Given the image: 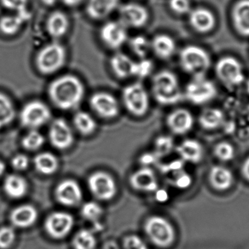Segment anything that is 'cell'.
<instances>
[{
    "instance_id": "cell-1",
    "label": "cell",
    "mask_w": 249,
    "mask_h": 249,
    "mask_svg": "<svg viewBox=\"0 0 249 249\" xmlns=\"http://www.w3.org/2000/svg\"><path fill=\"white\" fill-rule=\"evenodd\" d=\"M86 89L82 80L71 74L63 75L53 80L48 95L53 105L61 111L78 108L84 98Z\"/></svg>"
},
{
    "instance_id": "cell-2",
    "label": "cell",
    "mask_w": 249,
    "mask_h": 249,
    "mask_svg": "<svg viewBox=\"0 0 249 249\" xmlns=\"http://www.w3.org/2000/svg\"><path fill=\"white\" fill-rule=\"evenodd\" d=\"M152 93L156 102L162 105H175L184 96L177 75L167 70H161L154 76Z\"/></svg>"
},
{
    "instance_id": "cell-3",
    "label": "cell",
    "mask_w": 249,
    "mask_h": 249,
    "mask_svg": "<svg viewBox=\"0 0 249 249\" xmlns=\"http://www.w3.org/2000/svg\"><path fill=\"white\" fill-rule=\"evenodd\" d=\"M67 61V50L55 41L42 47L35 57L36 70L44 76H51L59 71Z\"/></svg>"
},
{
    "instance_id": "cell-4",
    "label": "cell",
    "mask_w": 249,
    "mask_h": 249,
    "mask_svg": "<svg viewBox=\"0 0 249 249\" xmlns=\"http://www.w3.org/2000/svg\"><path fill=\"white\" fill-rule=\"evenodd\" d=\"M179 64L181 69L193 77L203 76L210 69L212 58L204 48L188 45L180 51Z\"/></svg>"
},
{
    "instance_id": "cell-5",
    "label": "cell",
    "mask_w": 249,
    "mask_h": 249,
    "mask_svg": "<svg viewBox=\"0 0 249 249\" xmlns=\"http://www.w3.org/2000/svg\"><path fill=\"white\" fill-rule=\"evenodd\" d=\"M122 100L127 112L133 116H143L149 111V94L141 82H134L126 86L123 90Z\"/></svg>"
},
{
    "instance_id": "cell-6",
    "label": "cell",
    "mask_w": 249,
    "mask_h": 249,
    "mask_svg": "<svg viewBox=\"0 0 249 249\" xmlns=\"http://www.w3.org/2000/svg\"><path fill=\"white\" fill-rule=\"evenodd\" d=\"M52 118L49 107L40 100H32L23 105L19 114L22 127L28 130H38Z\"/></svg>"
},
{
    "instance_id": "cell-7",
    "label": "cell",
    "mask_w": 249,
    "mask_h": 249,
    "mask_svg": "<svg viewBox=\"0 0 249 249\" xmlns=\"http://www.w3.org/2000/svg\"><path fill=\"white\" fill-rule=\"evenodd\" d=\"M214 70L219 81L230 89L238 87L245 81L242 64L232 56H225L219 58Z\"/></svg>"
},
{
    "instance_id": "cell-8",
    "label": "cell",
    "mask_w": 249,
    "mask_h": 249,
    "mask_svg": "<svg viewBox=\"0 0 249 249\" xmlns=\"http://www.w3.org/2000/svg\"><path fill=\"white\" fill-rule=\"evenodd\" d=\"M217 93V88L214 83L203 76L193 77L183 94L190 103L203 105L213 100Z\"/></svg>"
},
{
    "instance_id": "cell-9",
    "label": "cell",
    "mask_w": 249,
    "mask_h": 249,
    "mask_svg": "<svg viewBox=\"0 0 249 249\" xmlns=\"http://www.w3.org/2000/svg\"><path fill=\"white\" fill-rule=\"evenodd\" d=\"M145 232L149 239L157 247L166 248L175 241V230L167 219L159 216H153L146 220Z\"/></svg>"
},
{
    "instance_id": "cell-10",
    "label": "cell",
    "mask_w": 249,
    "mask_h": 249,
    "mask_svg": "<svg viewBox=\"0 0 249 249\" xmlns=\"http://www.w3.org/2000/svg\"><path fill=\"white\" fill-rule=\"evenodd\" d=\"M89 104L95 114L105 119H113L119 115V102L109 92H95L90 96Z\"/></svg>"
},
{
    "instance_id": "cell-11",
    "label": "cell",
    "mask_w": 249,
    "mask_h": 249,
    "mask_svg": "<svg viewBox=\"0 0 249 249\" xmlns=\"http://www.w3.org/2000/svg\"><path fill=\"white\" fill-rule=\"evenodd\" d=\"M48 137L51 145L59 150H66L72 146L74 140L72 128L67 120L57 118L50 124Z\"/></svg>"
},
{
    "instance_id": "cell-12",
    "label": "cell",
    "mask_w": 249,
    "mask_h": 249,
    "mask_svg": "<svg viewBox=\"0 0 249 249\" xmlns=\"http://www.w3.org/2000/svg\"><path fill=\"white\" fill-rule=\"evenodd\" d=\"M89 187L92 194L102 200H109L117 194V184L109 174L96 172L90 175Z\"/></svg>"
},
{
    "instance_id": "cell-13",
    "label": "cell",
    "mask_w": 249,
    "mask_h": 249,
    "mask_svg": "<svg viewBox=\"0 0 249 249\" xmlns=\"http://www.w3.org/2000/svg\"><path fill=\"white\" fill-rule=\"evenodd\" d=\"M101 40L110 49H119L127 40V28L118 20L104 23L99 32Z\"/></svg>"
},
{
    "instance_id": "cell-14",
    "label": "cell",
    "mask_w": 249,
    "mask_h": 249,
    "mask_svg": "<svg viewBox=\"0 0 249 249\" xmlns=\"http://www.w3.org/2000/svg\"><path fill=\"white\" fill-rule=\"evenodd\" d=\"M147 9L137 3H126L119 7V21L126 28H141L147 23Z\"/></svg>"
},
{
    "instance_id": "cell-15",
    "label": "cell",
    "mask_w": 249,
    "mask_h": 249,
    "mask_svg": "<svg viewBox=\"0 0 249 249\" xmlns=\"http://www.w3.org/2000/svg\"><path fill=\"white\" fill-rule=\"evenodd\" d=\"M73 225L74 219L70 213L55 212L47 218L45 228L47 233L54 239H62L70 233Z\"/></svg>"
},
{
    "instance_id": "cell-16",
    "label": "cell",
    "mask_w": 249,
    "mask_h": 249,
    "mask_svg": "<svg viewBox=\"0 0 249 249\" xmlns=\"http://www.w3.org/2000/svg\"><path fill=\"white\" fill-rule=\"evenodd\" d=\"M193 114L185 108H177L171 111L166 118V124L171 133L177 135H184L194 127Z\"/></svg>"
},
{
    "instance_id": "cell-17",
    "label": "cell",
    "mask_w": 249,
    "mask_h": 249,
    "mask_svg": "<svg viewBox=\"0 0 249 249\" xmlns=\"http://www.w3.org/2000/svg\"><path fill=\"white\" fill-rule=\"evenodd\" d=\"M57 200L66 206H75L81 202L83 192L78 183L74 180L61 181L55 190Z\"/></svg>"
},
{
    "instance_id": "cell-18",
    "label": "cell",
    "mask_w": 249,
    "mask_h": 249,
    "mask_svg": "<svg viewBox=\"0 0 249 249\" xmlns=\"http://www.w3.org/2000/svg\"><path fill=\"white\" fill-rule=\"evenodd\" d=\"M189 22L192 28L200 34L212 32L216 25V16L205 7H197L189 13Z\"/></svg>"
},
{
    "instance_id": "cell-19",
    "label": "cell",
    "mask_w": 249,
    "mask_h": 249,
    "mask_svg": "<svg viewBox=\"0 0 249 249\" xmlns=\"http://www.w3.org/2000/svg\"><path fill=\"white\" fill-rule=\"evenodd\" d=\"M232 24L237 33L249 38V0H239L231 11Z\"/></svg>"
},
{
    "instance_id": "cell-20",
    "label": "cell",
    "mask_w": 249,
    "mask_h": 249,
    "mask_svg": "<svg viewBox=\"0 0 249 249\" xmlns=\"http://www.w3.org/2000/svg\"><path fill=\"white\" fill-rule=\"evenodd\" d=\"M130 184L137 191L152 192L158 189V183L155 172L149 168H143L133 172Z\"/></svg>"
},
{
    "instance_id": "cell-21",
    "label": "cell",
    "mask_w": 249,
    "mask_h": 249,
    "mask_svg": "<svg viewBox=\"0 0 249 249\" xmlns=\"http://www.w3.org/2000/svg\"><path fill=\"white\" fill-rule=\"evenodd\" d=\"M70 26L68 16L61 11L53 12L47 19V32L54 39H60L65 36L70 29Z\"/></svg>"
},
{
    "instance_id": "cell-22",
    "label": "cell",
    "mask_w": 249,
    "mask_h": 249,
    "mask_svg": "<svg viewBox=\"0 0 249 249\" xmlns=\"http://www.w3.org/2000/svg\"><path fill=\"white\" fill-rule=\"evenodd\" d=\"M121 0H89L86 7L88 16L93 20L106 19L119 7Z\"/></svg>"
},
{
    "instance_id": "cell-23",
    "label": "cell",
    "mask_w": 249,
    "mask_h": 249,
    "mask_svg": "<svg viewBox=\"0 0 249 249\" xmlns=\"http://www.w3.org/2000/svg\"><path fill=\"white\" fill-rule=\"evenodd\" d=\"M150 42L151 50L161 59H168L175 54L177 44L174 38L167 34L157 35Z\"/></svg>"
},
{
    "instance_id": "cell-24",
    "label": "cell",
    "mask_w": 249,
    "mask_h": 249,
    "mask_svg": "<svg viewBox=\"0 0 249 249\" xmlns=\"http://www.w3.org/2000/svg\"><path fill=\"white\" fill-rule=\"evenodd\" d=\"M37 217V211L34 206L23 205L11 212L10 222L16 228H27L36 222Z\"/></svg>"
},
{
    "instance_id": "cell-25",
    "label": "cell",
    "mask_w": 249,
    "mask_h": 249,
    "mask_svg": "<svg viewBox=\"0 0 249 249\" xmlns=\"http://www.w3.org/2000/svg\"><path fill=\"white\" fill-rule=\"evenodd\" d=\"M30 16V13L28 10L23 13L2 16L0 19V33L7 37L17 35L23 23L29 20Z\"/></svg>"
},
{
    "instance_id": "cell-26",
    "label": "cell",
    "mask_w": 249,
    "mask_h": 249,
    "mask_svg": "<svg viewBox=\"0 0 249 249\" xmlns=\"http://www.w3.org/2000/svg\"><path fill=\"white\" fill-rule=\"evenodd\" d=\"M177 152L183 162L197 163L203 158V146L200 143L194 139H186L183 140L177 146Z\"/></svg>"
},
{
    "instance_id": "cell-27",
    "label": "cell",
    "mask_w": 249,
    "mask_h": 249,
    "mask_svg": "<svg viewBox=\"0 0 249 249\" xmlns=\"http://www.w3.org/2000/svg\"><path fill=\"white\" fill-rule=\"evenodd\" d=\"M109 64L112 73L118 78L125 79L133 76L135 61L124 53L114 54L111 57Z\"/></svg>"
},
{
    "instance_id": "cell-28",
    "label": "cell",
    "mask_w": 249,
    "mask_h": 249,
    "mask_svg": "<svg viewBox=\"0 0 249 249\" xmlns=\"http://www.w3.org/2000/svg\"><path fill=\"white\" fill-rule=\"evenodd\" d=\"M209 179L212 187L219 191H225L232 187L233 175L228 168L223 166H215L211 170Z\"/></svg>"
},
{
    "instance_id": "cell-29",
    "label": "cell",
    "mask_w": 249,
    "mask_h": 249,
    "mask_svg": "<svg viewBox=\"0 0 249 249\" xmlns=\"http://www.w3.org/2000/svg\"><path fill=\"white\" fill-rule=\"evenodd\" d=\"M225 114L222 110L208 108L203 110L199 116V124L206 130H214L220 127L225 121Z\"/></svg>"
},
{
    "instance_id": "cell-30",
    "label": "cell",
    "mask_w": 249,
    "mask_h": 249,
    "mask_svg": "<svg viewBox=\"0 0 249 249\" xmlns=\"http://www.w3.org/2000/svg\"><path fill=\"white\" fill-rule=\"evenodd\" d=\"M4 192L10 198H22L28 191L26 180L17 175H10L4 180L3 185Z\"/></svg>"
},
{
    "instance_id": "cell-31",
    "label": "cell",
    "mask_w": 249,
    "mask_h": 249,
    "mask_svg": "<svg viewBox=\"0 0 249 249\" xmlns=\"http://www.w3.org/2000/svg\"><path fill=\"white\" fill-rule=\"evenodd\" d=\"M73 125L80 134L91 135L97 129V122L93 115L86 111H77L73 116Z\"/></svg>"
},
{
    "instance_id": "cell-32",
    "label": "cell",
    "mask_w": 249,
    "mask_h": 249,
    "mask_svg": "<svg viewBox=\"0 0 249 249\" xmlns=\"http://www.w3.org/2000/svg\"><path fill=\"white\" fill-rule=\"evenodd\" d=\"M34 162L36 171L43 175L53 174L58 168V159L50 152H43L36 155Z\"/></svg>"
},
{
    "instance_id": "cell-33",
    "label": "cell",
    "mask_w": 249,
    "mask_h": 249,
    "mask_svg": "<svg viewBox=\"0 0 249 249\" xmlns=\"http://www.w3.org/2000/svg\"><path fill=\"white\" fill-rule=\"evenodd\" d=\"M16 116V108L12 99L0 92V130L10 125Z\"/></svg>"
},
{
    "instance_id": "cell-34",
    "label": "cell",
    "mask_w": 249,
    "mask_h": 249,
    "mask_svg": "<svg viewBox=\"0 0 249 249\" xmlns=\"http://www.w3.org/2000/svg\"><path fill=\"white\" fill-rule=\"evenodd\" d=\"M129 46L132 52L139 58H146L151 50V42L143 35H136L130 38Z\"/></svg>"
},
{
    "instance_id": "cell-35",
    "label": "cell",
    "mask_w": 249,
    "mask_h": 249,
    "mask_svg": "<svg viewBox=\"0 0 249 249\" xmlns=\"http://www.w3.org/2000/svg\"><path fill=\"white\" fill-rule=\"evenodd\" d=\"M73 246L75 249H95L96 246V237L91 231L82 230L74 236Z\"/></svg>"
},
{
    "instance_id": "cell-36",
    "label": "cell",
    "mask_w": 249,
    "mask_h": 249,
    "mask_svg": "<svg viewBox=\"0 0 249 249\" xmlns=\"http://www.w3.org/2000/svg\"><path fill=\"white\" fill-rule=\"evenodd\" d=\"M45 143V137L42 133H39L38 130H31L29 133L22 139V146L26 150L34 151L38 150L42 147Z\"/></svg>"
},
{
    "instance_id": "cell-37",
    "label": "cell",
    "mask_w": 249,
    "mask_h": 249,
    "mask_svg": "<svg viewBox=\"0 0 249 249\" xmlns=\"http://www.w3.org/2000/svg\"><path fill=\"white\" fill-rule=\"evenodd\" d=\"M174 148V140L171 136L162 134L155 140V154L159 158L163 157L171 153Z\"/></svg>"
},
{
    "instance_id": "cell-38",
    "label": "cell",
    "mask_w": 249,
    "mask_h": 249,
    "mask_svg": "<svg viewBox=\"0 0 249 249\" xmlns=\"http://www.w3.org/2000/svg\"><path fill=\"white\" fill-rule=\"evenodd\" d=\"M153 61L149 58H139V61H135L133 69V76L140 79L146 78L152 74L153 71Z\"/></svg>"
},
{
    "instance_id": "cell-39",
    "label": "cell",
    "mask_w": 249,
    "mask_h": 249,
    "mask_svg": "<svg viewBox=\"0 0 249 249\" xmlns=\"http://www.w3.org/2000/svg\"><path fill=\"white\" fill-rule=\"evenodd\" d=\"M103 211L102 207L95 202H88L82 208V215L86 220L95 222L102 216Z\"/></svg>"
},
{
    "instance_id": "cell-40",
    "label": "cell",
    "mask_w": 249,
    "mask_h": 249,
    "mask_svg": "<svg viewBox=\"0 0 249 249\" xmlns=\"http://www.w3.org/2000/svg\"><path fill=\"white\" fill-rule=\"evenodd\" d=\"M214 153L218 159L223 162H228L235 156V149L228 142H221L215 146Z\"/></svg>"
},
{
    "instance_id": "cell-41",
    "label": "cell",
    "mask_w": 249,
    "mask_h": 249,
    "mask_svg": "<svg viewBox=\"0 0 249 249\" xmlns=\"http://www.w3.org/2000/svg\"><path fill=\"white\" fill-rule=\"evenodd\" d=\"M16 237V232L13 228L10 227L1 228L0 229V249L10 248L14 243Z\"/></svg>"
},
{
    "instance_id": "cell-42",
    "label": "cell",
    "mask_w": 249,
    "mask_h": 249,
    "mask_svg": "<svg viewBox=\"0 0 249 249\" xmlns=\"http://www.w3.org/2000/svg\"><path fill=\"white\" fill-rule=\"evenodd\" d=\"M0 2L4 8L18 13L27 11L29 0H0Z\"/></svg>"
},
{
    "instance_id": "cell-43",
    "label": "cell",
    "mask_w": 249,
    "mask_h": 249,
    "mask_svg": "<svg viewBox=\"0 0 249 249\" xmlns=\"http://www.w3.org/2000/svg\"><path fill=\"white\" fill-rule=\"evenodd\" d=\"M171 10L178 15L187 14L191 11L190 0H169Z\"/></svg>"
},
{
    "instance_id": "cell-44",
    "label": "cell",
    "mask_w": 249,
    "mask_h": 249,
    "mask_svg": "<svg viewBox=\"0 0 249 249\" xmlns=\"http://www.w3.org/2000/svg\"><path fill=\"white\" fill-rule=\"evenodd\" d=\"M124 249H148L143 240L136 235L126 237L124 241Z\"/></svg>"
},
{
    "instance_id": "cell-45",
    "label": "cell",
    "mask_w": 249,
    "mask_h": 249,
    "mask_svg": "<svg viewBox=\"0 0 249 249\" xmlns=\"http://www.w3.org/2000/svg\"><path fill=\"white\" fill-rule=\"evenodd\" d=\"M177 175L176 177V185L179 188L184 189L190 187L192 183V178L188 174L186 173L183 169L177 171Z\"/></svg>"
},
{
    "instance_id": "cell-46",
    "label": "cell",
    "mask_w": 249,
    "mask_h": 249,
    "mask_svg": "<svg viewBox=\"0 0 249 249\" xmlns=\"http://www.w3.org/2000/svg\"><path fill=\"white\" fill-rule=\"evenodd\" d=\"M29 164V158L26 155L21 153L16 155L12 160L13 168L17 171H22L27 169Z\"/></svg>"
},
{
    "instance_id": "cell-47",
    "label": "cell",
    "mask_w": 249,
    "mask_h": 249,
    "mask_svg": "<svg viewBox=\"0 0 249 249\" xmlns=\"http://www.w3.org/2000/svg\"><path fill=\"white\" fill-rule=\"evenodd\" d=\"M160 158L155 154V152H152V153H146L142 155V157H141V162L143 165H146V167H147L148 165L155 163Z\"/></svg>"
},
{
    "instance_id": "cell-48",
    "label": "cell",
    "mask_w": 249,
    "mask_h": 249,
    "mask_svg": "<svg viewBox=\"0 0 249 249\" xmlns=\"http://www.w3.org/2000/svg\"><path fill=\"white\" fill-rule=\"evenodd\" d=\"M242 172L244 177L249 181V157L247 158L243 165Z\"/></svg>"
},
{
    "instance_id": "cell-49",
    "label": "cell",
    "mask_w": 249,
    "mask_h": 249,
    "mask_svg": "<svg viewBox=\"0 0 249 249\" xmlns=\"http://www.w3.org/2000/svg\"><path fill=\"white\" fill-rule=\"evenodd\" d=\"M83 0H62L63 2L69 7H74L78 5Z\"/></svg>"
},
{
    "instance_id": "cell-50",
    "label": "cell",
    "mask_w": 249,
    "mask_h": 249,
    "mask_svg": "<svg viewBox=\"0 0 249 249\" xmlns=\"http://www.w3.org/2000/svg\"><path fill=\"white\" fill-rule=\"evenodd\" d=\"M41 1H42V2L45 5L51 7V6L55 5L58 0H41Z\"/></svg>"
},
{
    "instance_id": "cell-51",
    "label": "cell",
    "mask_w": 249,
    "mask_h": 249,
    "mask_svg": "<svg viewBox=\"0 0 249 249\" xmlns=\"http://www.w3.org/2000/svg\"><path fill=\"white\" fill-rule=\"evenodd\" d=\"M5 171V165L3 163L2 161L0 160V177L3 175Z\"/></svg>"
},
{
    "instance_id": "cell-52",
    "label": "cell",
    "mask_w": 249,
    "mask_h": 249,
    "mask_svg": "<svg viewBox=\"0 0 249 249\" xmlns=\"http://www.w3.org/2000/svg\"><path fill=\"white\" fill-rule=\"evenodd\" d=\"M107 249H119L115 245V244H108L107 247Z\"/></svg>"
},
{
    "instance_id": "cell-53",
    "label": "cell",
    "mask_w": 249,
    "mask_h": 249,
    "mask_svg": "<svg viewBox=\"0 0 249 249\" xmlns=\"http://www.w3.org/2000/svg\"><path fill=\"white\" fill-rule=\"evenodd\" d=\"M246 89H247V93L249 95V78L247 80V83H246Z\"/></svg>"
},
{
    "instance_id": "cell-54",
    "label": "cell",
    "mask_w": 249,
    "mask_h": 249,
    "mask_svg": "<svg viewBox=\"0 0 249 249\" xmlns=\"http://www.w3.org/2000/svg\"><path fill=\"white\" fill-rule=\"evenodd\" d=\"M247 117H248L249 120V105H248V106H247Z\"/></svg>"
}]
</instances>
